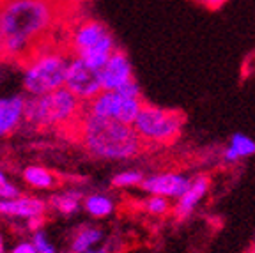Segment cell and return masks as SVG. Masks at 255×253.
<instances>
[{"label":"cell","mask_w":255,"mask_h":253,"mask_svg":"<svg viewBox=\"0 0 255 253\" xmlns=\"http://www.w3.org/2000/svg\"><path fill=\"white\" fill-rule=\"evenodd\" d=\"M57 0H0V41L4 57L27 59L57 27Z\"/></svg>","instance_id":"cell-1"},{"label":"cell","mask_w":255,"mask_h":253,"mask_svg":"<svg viewBox=\"0 0 255 253\" xmlns=\"http://www.w3.org/2000/svg\"><path fill=\"white\" fill-rule=\"evenodd\" d=\"M73 129L82 147L94 158L126 161L136 158L143 149V142L133 124L92 115L85 110Z\"/></svg>","instance_id":"cell-2"},{"label":"cell","mask_w":255,"mask_h":253,"mask_svg":"<svg viewBox=\"0 0 255 253\" xmlns=\"http://www.w3.org/2000/svg\"><path fill=\"white\" fill-rule=\"evenodd\" d=\"M85 105L66 87L27 99L25 121L34 127H75Z\"/></svg>","instance_id":"cell-3"},{"label":"cell","mask_w":255,"mask_h":253,"mask_svg":"<svg viewBox=\"0 0 255 253\" xmlns=\"http://www.w3.org/2000/svg\"><path fill=\"white\" fill-rule=\"evenodd\" d=\"M69 57L62 50L39 46L25 59L21 83L30 98L43 96L64 87Z\"/></svg>","instance_id":"cell-4"},{"label":"cell","mask_w":255,"mask_h":253,"mask_svg":"<svg viewBox=\"0 0 255 253\" xmlns=\"http://www.w3.org/2000/svg\"><path fill=\"white\" fill-rule=\"evenodd\" d=\"M69 52L96 69H101L108 57L116 52V39L107 25L98 20H82L69 32Z\"/></svg>","instance_id":"cell-5"},{"label":"cell","mask_w":255,"mask_h":253,"mask_svg":"<svg viewBox=\"0 0 255 253\" xmlns=\"http://www.w3.org/2000/svg\"><path fill=\"white\" fill-rule=\"evenodd\" d=\"M184 115L179 110L143 103L138 117L133 123L136 134L149 145H170L179 138L184 127Z\"/></svg>","instance_id":"cell-6"},{"label":"cell","mask_w":255,"mask_h":253,"mask_svg":"<svg viewBox=\"0 0 255 253\" xmlns=\"http://www.w3.org/2000/svg\"><path fill=\"white\" fill-rule=\"evenodd\" d=\"M142 107V98H129L117 91H101L89 103H85V112L124 124H133Z\"/></svg>","instance_id":"cell-7"},{"label":"cell","mask_w":255,"mask_h":253,"mask_svg":"<svg viewBox=\"0 0 255 253\" xmlns=\"http://www.w3.org/2000/svg\"><path fill=\"white\" fill-rule=\"evenodd\" d=\"M64 87L71 94H75L84 105L89 103L92 98H96L103 91L100 69L92 67L80 57H71L68 64V71H66Z\"/></svg>","instance_id":"cell-8"},{"label":"cell","mask_w":255,"mask_h":253,"mask_svg":"<svg viewBox=\"0 0 255 253\" xmlns=\"http://www.w3.org/2000/svg\"><path fill=\"white\" fill-rule=\"evenodd\" d=\"M100 78L103 91H119L124 83L133 80V66L131 60L123 50L117 48L116 52L108 57V60L100 69Z\"/></svg>","instance_id":"cell-9"},{"label":"cell","mask_w":255,"mask_h":253,"mask_svg":"<svg viewBox=\"0 0 255 253\" xmlns=\"http://www.w3.org/2000/svg\"><path fill=\"white\" fill-rule=\"evenodd\" d=\"M190 179L177 172H163V174H154L151 177H145L140 184L147 195H156L163 198H179L188 188Z\"/></svg>","instance_id":"cell-10"},{"label":"cell","mask_w":255,"mask_h":253,"mask_svg":"<svg viewBox=\"0 0 255 253\" xmlns=\"http://www.w3.org/2000/svg\"><path fill=\"white\" fill-rule=\"evenodd\" d=\"M48 209V202L32 195H18L16 198L0 200V216L12 218V220H32V218L44 216Z\"/></svg>","instance_id":"cell-11"},{"label":"cell","mask_w":255,"mask_h":253,"mask_svg":"<svg viewBox=\"0 0 255 253\" xmlns=\"http://www.w3.org/2000/svg\"><path fill=\"white\" fill-rule=\"evenodd\" d=\"M207 190H209V177L207 175H197V177L190 179L184 193L179 198H175L174 209H172L174 211V216L179 222L190 218L193 214V211L197 209V206L207 195Z\"/></svg>","instance_id":"cell-12"},{"label":"cell","mask_w":255,"mask_h":253,"mask_svg":"<svg viewBox=\"0 0 255 253\" xmlns=\"http://www.w3.org/2000/svg\"><path fill=\"white\" fill-rule=\"evenodd\" d=\"M27 99L21 94L0 96V138L14 133L25 121Z\"/></svg>","instance_id":"cell-13"},{"label":"cell","mask_w":255,"mask_h":253,"mask_svg":"<svg viewBox=\"0 0 255 253\" xmlns=\"http://www.w3.org/2000/svg\"><path fill=\"white\" fill-rule=\"evenodd\" d=\"M255 154V140L245 133H234L223 147L222 158L227 163H238Z\"/></svg>","instance_id":"cell-14"},{"label":"cell","mask_w":255,"mask_h":253,"mask_svg":"<svg viewBox=\"0 0 255 253\" xmlns=\"http://www.w3.org/2000/svg\"><path fill=\"white\" fill-rule=\"evenodd\" d=\"M85 195L78 190H66L53 193L48 200V207L53 209L55 213L62 214V216H73L75 213H78V209L84 204Z\"/></svg>","instance_id":"cell-15"},{"label":"cell","mask_w":255,"mask_h":253,"mask_svg":"<svg viewBox=\"0 0 255 253\" xmlns=\"http://www.w3.org/2000/svg\"><path fill=\"white\" fill-rule=\"evenodd\" d=\"M23 181L34 190H53L59 184L57 175L52 170H48L46 166L41 165H28L23 170Z\"/></svg>","instance_id":"cell-16"},{"label":"cell","mask_w":255,"mask_h":253,"mask_svg":"<svg viewBox=\"0 0 255 253\" xmlns=\"http://www.w3.org/2000/svg\"><path fill=\"white\" fill-rule=\"evenodd\" d=\"M84 211L89 214L91 218L96 220H103L114 214L116 211V204L108 195L105 193H91L84 197V204H82Z\"/></svg>","instance_id":"cell-17"},{"label":"cell","mask_w":255,"mask_h":253,"mask_svg":"<svg viewBox=\"0 0 255 253\" xmlns=\"http://www.w3.org/2000/svg\"><path fill=\"white\" fill-rule=\"evenodd\" d=\"M105 234L98 227H82L78 232L75 234V238L71 241V252L73 253H85L94 246L101 245Z\"/></svg>","instance_id":"cell-18"},{"label":"cell","mask_w":255,"mask_h":253,"mask_svg":"<svg viewBox=\"0 0 255 253\" xmlns=\"http://www.w3.org/2000/svg\"><path fill=\"white\" fill-rule=\"evenodd\" d=\"M143 179L145 177H143V174L138 168H128V170L119 172V174L112 177V186L119 188V190H128V188L140 186Z\"/></svg>","instance_id":"cell-19"},{"label":"cell","mask_w":255,"mask_h":253,"mask_svg":"<svg viewBox=\"0 0 255 253\" xmlns=\"http://www.w3.org/2000/svg\"><path fill=\"white\" fill-rule=\"evenodd\" d=\"M143 209L152 216H163L170 211V200L163 197H156V195H149L147 200L143 202Z\"/></svg>","instance_id":"cell-20"},{"label":"cell","mask_w":255,"mask_h":253,"mask_svg":"<svg viewBox=\"0 0 255 253\" xmlns=\"http://www.w3.org/2000/svg\"><path fill=\"white\" fill-rule=\"evenodd\" d=\"M32 245H34L37 253H57L55 246L50 241V238L46 236L44 230H36V232H34V236H32Z\"/></svg>","instance_id":"cell-21"},{"label":"cell","mask_w":255,"mask_h":253,"mask_svg":"<svg viewBox=\"0 0 255 253\" xmlns=\"http://www.w3.org/2000/svg\"><path fill=\"white\" fill-rule=\"evenodd\" d=\"M20 193L18 186L5 175V172L0 170V200H9V198H16Z\"/></svg>","instance_id":"cell-22"},{"label":"cell","mask_w":255,"mask_h":253,"mask_svg":"<svg viewBox=\"0 0 255 253\" xmlns=\"http://www.w3.org/2000/svg\"><path fill=\"white\" fill-rule=\"evenodd\" d=\"M117 92H121V94H124V96H129V98H142V89H140L138 82H136L135 78L129 80L128 83H124Z\"/></svg>","instance_id":"cell-23"},{"label":"cell","mask_w":255,"mask_h":253,"mask_svg":"<svg viewBox=\"0 0 255 253\" xmlns=\"http://www.w3.org/2000/svg\"><path fill=\"white\" fill-rule=\"evenodd\" d=\"M9 253H37V252L34 248V245H32V241H21L12 246Z\"/></svg>","instance_id":"cell-24"},{"label":"cell","mask_w":255,"mask_h":253,"mask_svg":"<svg viewBox=\"0 0 255 253\" xmlns=\"http://www.w3.org/2000/svg\"><path fill=\"white\" fill-rule=\"evenodd\" d=\"M197 2L207 9H218V7H222L223 4H227L229 0H197Z\"/></svg>","instance_id":"cell-25"},{"label":"cell","mask_w":255,"mask_h":253,"mask_svg":"<svg viewBox=\"0 0 255 253\" xmlns=\"http://www.w3.org/2000/svg\"><path fill=\"white\" fill-rule=\"evenodd\" d=\"M85 253H110V245H108V243H105V245H98Z\"/></svg>","instance_id":"cell-26"},{"label":"cell","mask_w":255,"mask_h":253,"mask_svg":"<svg viewBox=\"0 0 255 253\" xmlns=\"http://www.w3.org/2000/svg\"><path fill=\"white\" fill-rule=\"evenodd\" d=\"M0 253H5V250H4V236H2V232H0Z\"/></svg>","instance_id":"cell-27"},{"label":"cell","mask_w":255,"mask_h":253,"mask_svg":"<svg viewBox=\"0 0 255 253\" xmlns=\"http://www.w3.org/2000/svg\"><path fill=\"white\" fill-rule=\"evenodd\" d=\"M250 253H255V236H254V241H252V250Z\"/></svg>","instance_id":"cell-28"},{"label":"cell","mask_w":255,"mask_h":253,"mask_svg":"<svg viewBox=\"0 0 255 253\" xmlns=\"http://www.w3.org/2000/svg\"><path fill=\"white\" fill-rule=\"evenodd\" d=\"M4 57V48H2V41H0V59Z\"/></svg>","instance_id":"cell-29"}]
</instances>
